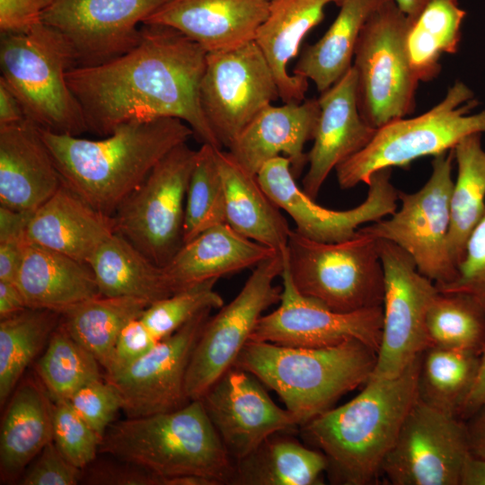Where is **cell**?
Segmentation results:
<instances>
[{
	"label": "cell",
	"instance_id": "3957f363",
	"mask_svg": "<svg viewBox=\"0 0 485 485\" xmlns=\"http://www.w3.org/2000/svg\"><path fill=\"white\" fill-rule=\"evenodd\" d=\"M422 354L399 375L369 378L352 400L301 427L305 440L326 457V472L334 483L367 485L376 481L418 399Z\"/></svg>",
	"mask_w": 485,
	"mask_h": 485
},
{
	"label": "cell",
	"instance_id": "5bb4252c",
	"mask_svg": "<svg viewBox=\"0 0 485 485\" xmlns=\"http://www.w3.org/2000/svg\"><path fill=\"white\" fill-rule=\"evenodd\" d=\"M278 99L276 79L254 40L207 52L200 102L222 146L228 148L253 118Z\"/></svg>",
	"mask_w": 485,
	"mask_h": 485
},
{
	"label": "cell",
	"instance_id": "83f0119b",
	"mask_svg": "<svg viewBox=\"0 0 485 485\" xmlns=\"http://www.w3.org/2000/svg\"><path fill=\"white\" fill-rule=\"evenodd\" d=\"M16 285L27 307L63 313L100 296L94 274L87 262L28 243Z\"/></svg>",
	"mask_w": 485,
	"mask_h": 485
},
{
	"label": "cell",
	"instance_id": "7dc6e473",
	"mask_svg": "<svg viewBox=\"0 0 485 485\" xmlns=\"http://www.w3.org/2000/svg\"><path fill=\"white\" fill-rule=\"evenodd\" d=\"M158 341L140 317L131 320L118 337L110 366L105 370V374L126 367L147 353Z\"/></svg>",
	"mask_w": 485,
	"mask_h": 485
},
{
	"label": "cell",
	"instance_id": "836d02e7",
	"mask_svg": "<svg viewBox=\"0 0 485 485\" xmlns=\"http://www.w3.org/2000/svg\"><path fill=\"white\" fill-rule=\"evenodd\" d=\"M457 176L450 198L448 249L454 265L463 258L467 241L485 213V151L481 134L463 137L453 148Z\"/></svg>",
	"mask_w": 485,
	"mask_h": 485
},
{
	"label": "cell",
	"instance_id": "9f6ffc18",
	"mask_svg": "<svg viewBox=\"0 0 485 485\" xmlns=\"http://www.w3.org/2000/svg\"><path fill=\"white\" fill-rule=\"evenodd\" d=\"M25 308L27 304L16 283L0 281V320Z\"/></svg>",
	"mask_w": 485,
	"mask_h": 485
},
{
	"label": "cell",
	"instance_id": "f907efd6",
	"mask_svg": "<svg viewBox=\"0 0 485 485\" xmlns=\"http://www.w3.org/2000/svg\"><path fill=\"white\" fill-rule=\"evenodd\" d=\"M28 243L25 238L0 242V281L16 282Z\"/></svg>",
	"mask_w": 485,
	"mask_h": 485
},
{
	"label": "cell",
	"instance_id": "4dcf8cb0",
	"mask_svg": "<svg viewBox=\"0 0 485 485\" xmlns=\"http://www.w3.org/2000/svg\"><path fill=\"white\" fill-rule=\"evenodd\" d=\"M283 433L269 436L249 454L234 462L228 484H322L327 471L324 454Z\"/></svg>",
	"mask_w": 485,
	"mask_h": 485
},
{
	"label": "cell",
	"instance_id": "d4e9b609",
	"mask_svg": "<svg viewBox=\"0 0 485 485\" xmlns=\"http://www.w3.org/2000/svg\"><path fill=\"white\" fill-rule=\"evenodd\" d=\"M115 233L113 216L95 209L63 183L33 213L26 239L29 243L87 262Z\"/></svg>",
	"mask_w": 485,
	"mask_h": 485
},
{
	"label": "cell",
	"instance_id": "7a4b0ae2",
	"mask_svg": "<svg viewBox=\"0 0 485 485\" xmlns=\"http://www.w3.org/2000/svg\"><path fill=\"white\" fill-rule=\"evenodd\" d=\"M39 128L63 183L110 216L163 157L194 135L175 118L127 121L98 140Z\"/></svg>",
	"mask_w": 485,
	"mask_h": 485
},
{
	"label": "cell",
	"instance_id": "30bf717a",
	"mask_svg": "<svg viewBox=\"0 0 485 485\" xmlns=\"http://www.w3.org/2000/svg\"><path fill=\"white\" fill-rule=\"evenodd\" d=\"M453 149L434 156L431 174L417 191L398 192L401 207L358 230L376 240L391 242L404 250L418 270L436 285L456 275L448 249Z\"/></svg>",
	"mask_w": 485,
	"mask_h": 485
},
{
	"label": "cell",
	"instance_id": "b9f144b4",
	"mask_svg": "<svg viewBox=\"0 0 485 485\" xmlns=\"http://www.w3.org/2000/svg\"><path fill=\"white\" fill-rule=\"evenodd\" d=\"M217 279H209L150 304L140 316L142 322L161 340L178 331L204 310L220 309L224 300L215 289Z\"/></svg>",
	"mask_w": 485,
	"mask_h": 485
},
{
	"label": "cell",
	"instance_id": "1f68e13d",
	"mask_svg": "<svg viewBox=\"0 0 485 485\" xmlns=\"http://www.w3.org/2000/svg\"><path fill=\"white\" fill-rule=\"evenodd\" d=\"M87 263L101 296L136 297L152 304L173 293L163 267L118 233L101 243Z\"/></svg>",
	"mask_w": 485,
	"mask_h": 485
},
{
	"label": "cell",
	"instance_id": "60d3db41",
	"mask_svg": "<svg viewBox=\"0 0 485 485\" xmlns=\"http://www.w3.org/2000/svg\"><path fill=\"white\" fill-rule=\"evenodd\" d=\"M202 144L197 150L189 181L183 225V243L207 229L226 223L225 197L216 150Z\"/></svg>",
	"mask_w": 485,
	"mask_h": 485
},
{
	"label": "cell",
	"instance_id": "9a60e30c",
	"mask_svg": "<svg viewBox=\"0 0 485 485\" xmlns=\"http://www.w3.org/2000/svg\"><path fill=\"white\" fill-rule=\"evenodd\" d=\"M470 453L465 422L417 399L381 473L393 485H458Z\"/></svg>",
	"mask_w": 485,
	"mask_h": 485
},
{
	"label": "cell",
	"instance_id": "e575fe53",
	"mask_svg": "<svg viewBox=\"0 0 485 485\" xmlns=\"http://www.w3.org/2000/svg\"><path fill=\"white\" fill-rule=\"evenodd\" d=\"M150 304L136 297L97 296L61 313L68 333L107 370L121 330Z\"/></svg>",
	"mask_w": 485,
	"mask_h": 485
},
{
	"label": "cell",
	"instance_id": "ac0fdd59",
	"mask_svg": "<svg viewBox=\"0 0 485 485\" xmlns=\"http://www.w3.org/2000/svg\"><path fill=\"white\" fill-rule=\"evenodd\" d=\"M169 0H54L42 22L70 45L75 66L121 56L141 39L145 21Z\"/></svg>",
	"mask_w": 485,
	"mask_h": 485
},
{
	"label": "cell",
	"instance_id": "680465c9",
	"mask_svg": "<svg viewBox=\"0 0 485 485\" xmlns=\"http://www.w3.org/2000/svg\"><path fill=\"white\" fill-rule=\"evenodd\" d=\"M398 7L413 22L430 0H394Z\"/></svg>",
	"mask_w": 485,
	"mask_h": 485
},
{
	"label": "cell",
	"instance_id": "603a6c76",
	"mask_svg": "<svg viewBox=\"0 0 485 485\" xmlns=\"http://www.w3.org/2000/svg\"><path fill=\"white\" fill-rule=\"evenodd\" d=\"M319 113L318 98L281 106L269 104L244 128L228 152L254 175L268 161L286 156L296 178L308 163L304 148L313 138Z\"/></svg>",
	"mask_w": 485,
	"mask_h": 485
},
{
	"label": "cell",
	"instance_id": "6da1fadb",
	"mask_svg": "<svg viewBox=\"0 0 485 485\" xmlns=\"http://www.w3.org/2000/svg\"><path fill=\"white\" fill-rule=\"evenodd\" d=\"M207 51L167 26L143 24L127 53L66 72L88 132L106 137L127 121L175 118L203 143L222 149L201 107L200 84Z\"/></svg>",
	"mask_w": 485,
	"mask_h": 485
},
{
	"label": "cell",
	"instance_id": "5b68a950",
	"mask_svg": "<svg viewBox=\"0 0 485 485\" xmlns=\"http://www.w3.org/2000/svg\"><path fill=\"white\" fill-rule=\"evenodd\" d=\"M376 355L357 340L308 348L250 340L234 366L278 393L301 428L331 409L342 395L365 384Z\"/></svg>",
	"mask_w": 485,
	"mask_h": 485
},
{
	"label": "cell",
	"instance_id": "db71d44e",
	"mask_svg": "<svg viewBox=\"0 0 485 485\" xmlns=\"http://www.w3.org/2000/svg\"><path fill=\"white\" fill-rule=\"evenodd\" d=\"M485 403V351L481 356V363L476 380L470 393L463 403L458 417L461 419L470 418Z\"/></svg>",
	"mask_w": 485,
	"mask_h": 485
},
{
	"label": "cell",
	"instance_id": "d590c367",
	"mask_svg": "<svg viewBox=\"0 0 485 485\" xmlns=\"http://www.w3.org/2000/svg\"><path fill=\"white\" fill-rule=\"evenodd\" d=\"M465 15L457 0H430L412 22L407 48L419 82L427 83L438 75L443 54L458 51Z\"/></svg>",
	"mask_w": 485,
	"mask_h": 485
},
{
	"label": "cell",
	"instance_id": "277c9868",
	"mask_svg": "<svg viewBox=\"0 0 485 485\" xmlns=\"http://www.w3.org/2000/svg\"><path fill=\"white\" fill-rule=\"evenodd\" d=\"M99 452L140 466L163 485L228 484L234 461L199 399L168 412L112 422Z\"/></svg>",
	"mask_w": 485,
	"mask_h": 485
},
{
	"label": "cell",
	"instance_id": "d6986e66",
	"mask_svg": "<svg viewBox=\"0 0 485 485\" xmlns=\"http://www.w3.org/2000/svg\"><path fill=\"white\" fill-rule=\"evenodd\" d=\"M211 311L200 312L126 367L104 375L119 392L127 418L172 411L190 401L187 369Z\"/></svg>",
	"mask_w": 485,
	"mask_h": 485
},
{
	"label": "cell",
	"instance_id": "ba28073f",
	"mask_svg": "<svg viewBox=\"0 0 485 485\" xmlns=\"http://www.w3.org/2000/svg\"><path fill=\"white\" fill-rule=\"evenodd\" d=\"M283 256L295 288L329 309L349 313L383 306L384 273L377 240L359 230L338 242L291 230Z\"/></svg>",
	"mask_w": 485,
	"mask_h": 485
},
{
	"label": "cell",
	"instance_id": "c3c4849f",
	"mask_svg": "<svg viewBox=\"0 0 485 485\" xmlns=\"http://www.w3.org/2000/svg\"><path fill=\"white\" fill-rule=\"evenodd\" d=\"M100 463L89 468L85 481L97 485H163V479L134 463Z\"/></svg>",
	"mask_w": 485,
	"mask_h": 485
},
{
	"label": "cell",
	"instance_id": "484cf974",
	"mask_svg": "<svg viewBox=\"0 0 485 485\" xmlns=\"http://www.w3.org/2000/svg\"><path fill=\"white\" fill-rule=\"evenodd\" d=\"M279 253L244 237L226 223L183 243L163 267L172 292L256 267Z\"/></svg>",
	"mask_w": 485,
	"mask_h": 485
},
{
	"label": "cell",
	"instance_id": "cb8c5ba5",
	"mask_svg": "<svg viewBox=\"0 0 485 485\" xmlns=\"http://www.w3.org/2000/svg\"><path fill=\"white\" fill-rule=\"evenodd\" d=\"M63 184L39 127L0 126V205L35 212Z\"/></svg>",
	"mask_w": 485,
	"mask_h": 485
},
{
	"label": "cell",
	"instance_id": "8d00e7d4",
	"mask_svg": "<svg viewBox=\"0 0 485 485\" xmlns=\"http://www.w3.org/2000/svg\"><path fill=\"white\" fill-rule=\"evenodd\" d=\"M61 313L27 307L0 320V404L4 405L24 371L58 325Z\"/></svg>",
	"mask_w": 485,
	"mask_h": 485
},
{
	"label": "cell",
	"instance_id": "ab89813d",
	"mask_svg": "<svg viewBox=\"0 0 485 485\" xmlns=\"http://www.w3.org/2000/svg\"><path fill=\"white\" fill-rule=\"evenodd\" d=\"M430 347L481 355L485 351V316L469 299L437 293L426 318Z\"/></svg>",
	"mask_w": 485,
	"mask_h": 485
},
{
	"label": "cell",
	"instance_id": "11a10c76",
	"mask_svg": "<svg viewBox=\"0 0 485 485\" xmlns=\"http://www.w3.org/2000/svg\"><path fill=\"white\" fill-rule=\"evenodd\" d=\"M25 119L26 117L20 101L10 89L0 81V126L17 124Z\"/></svg>",
	"mask_w": 485,
	"mask_h": 485
},
{
	"label": "cell",
	"instance_id": "f6af8a7d",
	"mask_svg": "<svg viewBox=\"0 0 485 485\" xmlns=\"http://www.w3.org/2000/svg\"><path fill=\"white\" fill-rule=\"evenodd\" d=\"M68 402L101 441L117 412L122 410L123 407L119 392L104 377L81 387L70 397Z\"/></svg>",
	"mask_w": 485,
	"mask_h": 485
},
{
	"label": "cell",
	"instance_id": "f5cc1de1",
	"mask_svg": "<svg viewBox=\"0 0 485 485\" xmlns=\"http://www.w3.org/2000/svg\"><path fill=\"white\" fill-rule=\"evenodd\" d=\"M471 453L485 458V403L465 422Z\"/></svg>",
	"mask_w": 485,
	"mask_h": 485
},
{
	"label": "cell",
	"instance_id": "7bdbcfd3",
	"mask_svg": "<svg viewBox=\"0 0 485 485\" xmlns=\"http://www.w3.org/2000/svg\"><path fill=\"white\" fill-rule=\"evenodd\" d=\"M53 402V401H52ZM53 442L62 454L83 470L95 459L101 438L68 401L52 403Z\"/></svg>",
	"mask_w": 485,
	"mask_h": 485
},
{
	"label": "cell",
	"instance_id": "f35d334b",
	"mask_svg": "<svg viewBox=\"0 0 485 485\" xmlns=\"http://www.w3.org/2000/svg\"><path fill=\"white\" fill-rule=\"evenodd\" d=\"M47 345L36 370L53 402L68 401L81 387L101 378L97 359L68 333L61 320Z\"/></svg>",
	"mask_w": 485,
	"mask_h": 485
},
{
	"label": "cell",
	"instance_id": "f546056e",
	"mask_svg": "<svg viewBox=\"0 0 485 485\" xmlns=\"http://www.w3.org/2000/svg\"><path fill=\"white\" fill-rule=\"evenodd\" d=\"M52 401L33 380L16 386L0 429L1 481H12L53 440Z\"/></svg>",
	"mask_w": 485,
	"mask_h": 485
},
{
	"label": "cell",
	"instance_id": "9c48e42d",
	"mask_svg": "<svg viewBox=\"0 0 485 485\" xmlns=\"http://www.w3.org/2000/svg\"><path fill=\"white\" fill-rule=\"evenodd\" d=\"M411 24L394 0H383L358 37L352 64L357 107L366 122L376 129L415 109L419 81L407 48Z\"/></svg>",
	"mask_w": 485,
	"mask_h": 485
},
{
	"label": "cell",
	"instance_id": "bcb514c9",
	"mask_svg": "<svg viewBox=\"0 0 485 485\" xmlns=\"http://www.w3.org/2000/svg\"><path fill=\"white\" fill-rule=\"evenodd\" d=\"M20 480L22 485H75L82 470L71 463L50 441L30 463Z\"/></svg>",
	"mask_w": 485,
	"mask_h": 485
},
{
	"label": "cell",
	"instance_id": "7402d4cb",
	"mask_svg": "<svg viewBox=\"0 0 485 485\" xmlns=\"http://www.w3.org/2000/svg\"><path fill=\"white\" fill-rule=\"evenodd\" d=\"M269 0H169L144 24L171 27L207 52L235 48L254 40Z\"/></svg>",
	"mask_w": 485,
	"mask_h": 485
},
{
	"label": "cell",
	"instance_id": "44dd1931",
	"mask_svg": "<svg viewBox=\"0 0 485 485\" xmlns=\"http://www.w3.org/2000/svg\"><path fill=\"white\" fill-rule=\"evenodd\" d=\"M320 113L307 153L308 171L303 190L318 196L332 170L362 150L373 139L376 128L362 118L357 101V76L353 66L318 98Z\"/></svg>",
	"mask_w": 485,
	"mask_h": 485
},
{
	"label": "cell",
	"instance_id": "ee69618b",
	"mask_svg": "<svg viewBox=\"0 0 485 485\" xmlns=\"http://www.w3.org/2000/svg\"><path fill=\"white\" fill-rule=\"evenodd\" d=\"M436 287L439 293L469 299L485 316V213L467 241L454 278Z\"/></svg>",
	"mask_w": 485,
	"mask_h": 485
},
{
	"label": "cell",
	"instance_id": "d6a6232c",
	"mask_svg": "<svg viewBox=\"0 0 485 485\" xmlns=\"http://www.w3.org/2000/svg\"><path fill=\"white\" fill-rule=\"evenodd\" d=\"M383 0H342L340 12L324 35L302 52L292 71L322 93L351 67L362 28Z\"/></svg>",
	"mask_w": 485,
	"mask_h": 485
},
{
	"label": "cell",
	"instance_id": "6f0895ef",
	"mask_svg": "<svg viewBox=\"0 0 485 485\" xmlns=\"http://www.w3.org/2000/svg\"><path fill=\"white\" fill-rule=\"evenodd\" d=\"M458 485H485V458L470 453L461 467Z\"/></svg>",
	"mask_w": 485,
	"mask_h": 485
},
{
	"label": "cell",
	"instance_id": "2e32d148",
	"mask_svg": "<svg viewBox=\"0 0 485 485\" xmlns=\"http://www.w3.org/2000/svg\"><path fill=\"white\" fill-rule=\"evenodd\" d=\"M391 175L392 168L373 173L366 198L348 210H332L318 205L297 186L290 160L286 156L268 161L256 176L266 194L293 218L298 234L318 242H338L355 236L364 225L396 211L399 190L392 185Z\"/></svg>",
	"mask_w": 485,
	"mask_h": 485
},
{
	"label": "cell",
	"instance_id": "8992f818",
	"mask_svg": "<svg viewBox=\"0 0 485 485\" xmlns=\"http://www.w3.org/2000/svg\"><path fill=\"white\" fill-rule=\"evenodd\" d=\"M75 66L66 39L43 22L23 32L0 33V81L37 127L80 137L88 127L70 90L66 72Z\"/></svg>",
	"mask_w": 485,
	"mask_h": 485
},
{
	"label": "cell",
	"instance_id": "4316f807",
	"mask_svg": "<svg viewBox=\"0 0 485 485\" xmlns=\"http://www.w3.org/2000/svg\"><path fill=\"white\" fill-rule=\"evenodd\" d=\"M342 0H269V13L254 39L269 65L286 102L305 100L308 79L290 74L288 63L298 54L306 34L324 18L325 7Z\"/></svg>",
	"mask_w": 485,
	"mask_h": 485
},
{
	"label": "cell",
	"instance_id": "ffe728a7",
	"mask_svg": "<svg viewBox=\"0 0 485 485\" xmlns=\"http://www.w3.org/2000/svg\"><path fill=\"white\" fill-rule=\"evenodd\" d=\"M199 400L234 462L249 454L269 436L300 428L291 412L272 401L259 379L235 366Z\"/></svg>",
	"mask_w": 485,
	"mask_h": 485
},
{
	"label": "cell",
	"instance_id": "7c38bea8",
	"mask_svg": "<svg viewBox=\"0 0 485 485\" xmlns=\"http://www.w3.org/2000/svg\"><path fill=\"white\" fill-rule=\"evenodd\" d=\"M283 265V253L258 264L238 295L209 317L187 369L185 392L190 401L200 399L234 366L263 312L280 301L282 288L274 280L281 275Z\"/></svg>",
	"mask_w": 485,
	"mask_h": 485
},
{
	"label": "cell",
	"instance_id": "681fc988",
	"mask_svg": "<svg viewBox=\"0 0 485 485\" xmlns=\"http://www.w3.org/2000/svg\"><path fill=\"white\" fill-rule=\"evenodd\" d=\"M54 0H0V33L23 32L42 22Z\"/></svg>",
	"mask_w": 485,
	"mask_h": 485
},
{
	"label": "cell",
	"instance_id": "816d5d0a",
	"mask_svg": "<svg viewBox=\"0 0 485 485\" xmlns=\"http://www.w3.org/2000/svg\"><path fill=\"white\" fill-rule=\"evenodd\" d=\"M33 213L0 205V242L26 239V231Z\"/></svg>",
	"mask_w": 485,
	"mask_h": 485
},
{
	"label": "cell",
	"instance_id": "8fae6325",
	"mask_svg": "<svg viewBox=\"0 0 485 485\" xmlns=\"http://www.w3.org/2000/svg\"><path fill=\"white\" fill-rule=\"evenodd\" d=\"M197 150H171L113 214L116 233L164 266L183 244L186 194Z\"/></svg>",
	"mask_w": 485,
	"mask_h": 485
},
{
	"label": "cell",
	"instance_id": "e0dca14e",
	"mask_svg": "<svg viewBox=\"0 0 485 485\" xmlns=\"http://www.w3.org/2000/svg\"><path fill=\"white\" fill-rule=\"evenodd\" d=\"M280 277L279 305L261 316L251 340L308 348L357 340L377 353L382 338L383 306L335 312L295 288L285 260Z\"/></svg>",
	"mask_w": 485,
	"mask_h": 485
},
{
	"label": "cell",
	"instance_id": "74e56055",
	"mask_svg": "<svg viewBox=\"0 0 485 485\" xmlns=\"http://www.w3.org/2000/svg\"><path fill=\"white\" fill-rule=\"evenodd\" d=\"M480 363L481 355L473 352L434 346L428 348L421 357L418 399L458 417L476 380Z\"/></svg>",
	"mask_w": 485,
	"mask_h": 485
},
{
	"label": "cell",
	"instance_id": "4fadbf2b",
	"mask_svg": "<svg viewBox=\"0 0 485 485\" xmlns=\"http://www.w3.org/2000/svg\"><path fill=\"white\" fill-rule=\"evenodd\" d=\"M377 246L384 273L383 330L369 378L388 379L430 347L426 318L438 291L404 250L384 240H377Z\"/></svg>",
	"mask_w": 485,
	"mask_h": 485
},
{
	"label": "cell",
	"instance_id": "52a82bcc",
	"mask_svg": "<svg viewBox=\"0 0 485 485\" xmlns=\"http://www.w3.org/2000/svg\"><path fill=\"white\" fill-rule=\"evenodd\" d=\"M477 105L473 92L456 81L429 110L381 127L367 146L340 163L335 169L340 187L367 185L379 170L408 168L419 158L449 152L469 135L485 133V110L471 113Z\"/></svg>",
	"mask_w": 485,
	"mask_h": 485
},
{
	"label": "cell",
	"instance_id": "f1b7e54d",
	"mask_svg": "<svg viewBox=\"0 0 485 485\" xmlns=\"http://www.w3.org/2000/svg\"><path fill=\"white\" fill-rule=\"evenodd\" d=\"M225 197L226 224L234 231L284 253L291 229L280 208L260 185L257 176L227 151L216 150Z\"/></svg>",
	"mask_w": 485,
	"mask_h": 485
}]
</instances>
